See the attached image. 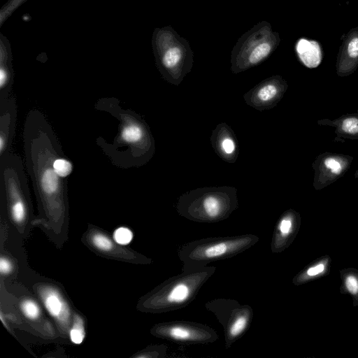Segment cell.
Here are the masks:
<instances>
[{"label": "cell", "instance_id": "cell-1", "mask_svg": "<svg viewBox=\"0 0 358 358\" xmlns=\"http://www.w3.org/2000/svg\"><path fill=\"white\" fill-rule=\"evenodd\" d=\"M22 138L24 166L39 209L50 219L60 220L68 210V182L57 173L54 162L64 152L52 125L41 110L29 111Z\"/></svg>", "mask_w": 358, "mask_h": 358}, {"label": "cell", "instance_id": "cell-2", "mask_svg": "<svg viewBox=\"0 0 358 358\" xmlns=\"http://www.w3.org/2000/svg\"><path fill=\"white\" fill-rule=\"evenodd\" d=\"M97 105L117 122L111 141L97 143L112 163L128 169L148 162L155 154V144L146 122L134 111L122 108L115 98L103 99Z\"/></svg>", "mask_w": 358, "mask_h": 358}, {"label": "cell", "instance_id": "cell-3", "mask_svg": "<svg viewBox=\"0 0 358 358\" xmlns=\"http://www.w3.org/2000/svg\"><path fill=\"white\" fill-rule=\"evenodd\" d=\"M215 271L216 267L213 266L182 271L144 296L142 309L149 313H162L185 308L194 300Z\"/></svg>", "mask_w": 358, "mask_h": 358}, {"label": "cell", "instance_id": "cell-4", "mask_svg": "<svg viewBox=\"0 0 358 358\" xmlns=\"http://www.w3.org/2000/svg\"><path fill=\"white\" fill-rule=\"evenodd\" d=\"M238 208L234 187H198L182 194L177 201L178 213L190 221L215 223L227 219Z\"/></svg>", "mask_w": 358, "mask_h": 358}, {"label": "cell", "instance_id": "cell-5", "mask_svg": "<svg viewBox=\"0 0 358 358\" xmlns=\"http://www.w3.org/2000/svg\"><path fill=\"white\" fill-rule=\"evenodd\" d=\"M259 238L248 234L230 236L208 237L182 245L178 256L182 271L206 266L213 262L229 259L255 245Z\"/></svg>", "mask_w": 358, "mask_h": 358}, {"label": "cell", "instance_id": "cell-6", "mask_svg": "<svg viewBox=\"0 0 358 358\" xmlns=\"http://www.w3.org/2000/svg\"><path fill=\"white\" fill-rule=\"evenodd\" d=\"M25 166L22 158L10 152L0 157L1 205L14 224L22 225L29 218L31 200Z\"/></svg>", "mask_w": 358, "mask_h": 358}, {"label": "cell", "instance_id": "cell-7", "mask_svg": "<svg viewBox=\"0 0 358 358\" xmlns=\"http://www.w3.org/2000/svg\"><path fill=\"white\" fill-rule=\"evenodd\" d=\"M204 306L222 326L226 349L241 339L251 326L254 311L248 304L241 305L235 299L217 298L208 301Z\"/></svg>", "mask_w": 358, "mask_h": 358}, {"label": "cell", "instance_id": "cell-8", "mask_svg": "<svg viewBox=\"0 0 358 358\" xmlns=\"http://www.w3.org/2000/svg\"><path fill=\"white\" fill-rule=\"evenodd\" d=\"M153 336L180 345L206 344L216 341L217 332L210 326L187 320H173L155 324Z\"/></svg>", "mask_w": 358, "mask_h": 358}, {"label": "cell", "instance_id": "cell-9", "mask_svg": "<svg viewBox=\"0 0 358 358\" xmlns=\"http://www.w3.org/2000/svg\"><path fill=\"white\" fill-rule=\"evenodd\" d=\"M353 159L351 155L332 152L318 155L312 164L313 187L320 190L336 182L349 170Z\"/></svg>", "mask_w": 358, "mask_h": 358}, {"label": "cell", "instance_id": "cell-10", "mask_svg": "<svg viewBox=\"0 0 358 358\" xmlns=\"http://www.w3.org/2000/svg\"><path fill=\"white\" fill-rule=\"evenodd\" d=\"M288 85L282 77L273 76L259 83L243 95L245 103L257 110H269L280 102Z\"/></svg>", "mask_w": 358, "mask_h": 358}, {"label": "cell", "instance_id": "cell-11", "mask_svg": "<svg viewBox=\"0 0 358 358\" xmlns=\"http://www.w3.org/2000/svg\"><path fill=\"white\" fill-rule=\"evenodd\" d=\"M17 103L14 96L0 99V157L11 152L17 122Z\"/></svg>", "mask_w": 358, "mask_h": 358}, {"label": "cell", "instance_id": "cell-12", "mask_svg": "<svg viewBox=\"0 0 358 358\" xmlns=\"http://www.w3.org/2000/svg\"><path fill=\"white\" fill-rule=\"evenodd\" d=\"M358 68V27L352 28L343 38L336 61L339 77L352 74Z\"/></svg>", "mask_w": 358, "mask_h": 358}, {"label": "cell", "instance_id": "cell-13", "mask_svg": "<svg viewBox=\"0 0 358 358\" xmlns=\"http://www.w3.org/2000/svg\"><path fill=\"white\" fill-rule=\"evenodd\" d=\"M215 153L224 161L234 163L238 156V140L231 127L224 122L217 125L210 136Z\"/></svg>", "mask_w": 358, "mask_h": 358}, {"label": "cell", "instance_id": "cell-14", "mask_svg": "<svg viewBox=\"0 0 358 358\" xmlns=\"http://www.w3.org/2000/svg\"><path fill=\"white\" fill-rule=\"evenodd\" d=\"M39 294L49 315L62 327H68L71 321L70 309L61 293L54 287H45Z\"/></svg>", "mask_w": 358, "mask_h": 358}, {"label": "cell", "instance_id": "cell-15", "mask_svg": "<svg viewBox=\"0 0 358 358\" xmlns=\"http://www.w3.org/2000/svg\"><path fill=\"white\" fill-rule=\"evenodd\" d=\"M14 82L11 45L0 33V99L11 95Z\"/></svg>", "mask_w": 358, "mask_h": 358}, {"label": "cell", "instance_id": "cell-16", "mask_svg": "<svg viewBox=\"0 0 358 358\" xmlns=\"http://www.w3.org/2000/svg\"><path fill=\"white\" fill-rule=\"evenodd\" d=\"M320 126H329L335 129V141L358 139V113L344 114L338 118L330 120L320 119L317 121Z\"/></svg>", "mask_w": 358, "mask_h": 358}, {"label": "cell", "instance_id": "cell-17", "mask_svg": "<svg viewBox=\"0 0 358 358\" xmlns=\"http://www.w3.org/2000/svg\"><path fill=\"white\" fill-rule=\"evenodd\" d=\"M295 218V215L292 210L285 212L280 217L271 239V248L273 252H281L286 247L287 240L293 231Z\"/></svg>", "mask_w": 358, "mask_h": 358}, {"label": "cell", "instance_id": "cell-18", "mask_svg": "<svg viewBox=\"0 0 358 358\" xmlns=\"http://www.w3.org/2000/svg\"><path fill=\"white\" fill-rule=\"evenodd\" d=\"M91 244L99 251L110 252L115 248L113 241L101 232H95L90 236Z\"/></svg>", "mask_w": 358, "mask_h": 358}, {"label": "cell", "instance_id": "cell-19", "mask_svg": "<svg viewBox=\"0 0 358 358\" xmlns=\"http://www.w3.org/2000/svg\"><path fill=\"white\" fill-rule=\"evenodd\" d=\"M71 341L76 345L83 343L85 337V330L83 320L80 316H76L73 325L69 331Z\"/></svg>", "mask_w": 358, "mask_h": 358}, {"label": "cell", "instance_id": "cell-20", "mask_svg": "<svg viewBox=\"0 0 358 358\" xmlns=\"http://www.w3.org/2000/svg\"><path fill=\"white\" fill-rule=\"evenodd\" d=\"M23 315L29 320H36L41 315V308L38 304L33 299H26L20 304Z\"/></svg>", "mask_w": 358, "mask_h": 358}, {"label": "cell", "instance_id": "cell-21", "mask_svg": "<svg viewBox=\"0 0 358 358\" xmlns=\"http://www.w3.org/2000/svg\"><path fill=\"white\" fill-rule=\"evenodd\" d=\"M54 167L57 173L62 178H67L73 171V164L65 157L64 154L56 158Z\"/></svg>", "mask_w": 358, "mask_h": 358}, {"label": "cell", "instance_id": "cell-22", "mask_svg": "<svg viewBox=\"0 0 358 358\" xmlns=\"http://www.w3.org/2000/svg\"><path fill=\"white\" fill-rule=\"evenodd\" d=\"M28 0H8L0 9V27H1L8 17Z\"/></svg>", "mask_w": 358, "mask_h": 358}, {"label": "cell", "instance_id": "cell-23", "mask_svg": "<svg viewBox=\"0 0 358 358\" xmlns=\"http://www.w3.org/2000/svg\"><path fill=\"white\" fill-rule=\"evenodd\" d=\"M271 50L268 43H263L257 46L250 54L248 58V65H255L264 59Z\"/></svg>", "mask_w": 358, "mask_h": 358}, {"label": "cell", "instance_id": "cell-24", "mask_svg": "<svg viewBox=\"0 0 358 358\" xmlns=\"http://www.w3.org/2000/svg\"><path fill=\"white\" fill-rule=\"evenodd\" d=\"M113 240L121 245H128L133 239V232L127 227H119L113 233Z\"/></svg>", "mask_w": 358, "mask_h": 358}, {"label": "cell", "instance_id": "cell-25", "mask_svg": "<svg viewBox=\"0 0 358 358\" xmlns=\"http://www.w3.org/2000/svg\"><path fill=\"white\" fill-rule=\"evenodd\" d=\"M13 269L11 262L5 257L0 258V272L2 275L8 274Z\"/></svg>", "mask_w": 358, "mask_h": 358}, {"label": "cell", "instance_id": "cell-26", "mask_svg": "<svg viewBox=\"0 0 358 358\" xmlns=\"http://www.w3.org/2000/svg\"><path fill=\"white\" fill-rule=\"evenodd\" d=\"M346 287L352 293L355 294L358 291V283L357 280L353 276H348L346 279Z\"/></svg>", "mask_w": 358, "mask_h": 358}, {"label": "cell", "instance_id": "cell-27", "mask_svg": "<svg viewBox=\"0 0 358 358\" xmlns=\"http://www.w3.org/2000/svg\"><path fill=\"white\" fill-rule=\"evenodd\" d=\"M324 266L323 264H319L315 267H312L307 271V274L310 276L315 275L323 271Z\"/></svg>", "mask_w": 358, "mask_h": 358}, {"label": "cell", "instance_id": "cell-28", "mask_svg": "<svg viewBox=\"0 0 358 358\" xmlns=\"http://www.w3.org/2000/svg\"><path fill=\"white\" fill-rule=\"evenodd\" d=\"M354 176L355 178L358 179V169L355 171Z\"/></svg>", "mask_w": 358, "mask_h": 358}, {"label": "cell", "instance_id": "cell-29", "mask_svg": "<svg viewBox=\"0 0 358 358\" xmlns=\"http://www.w3.org/2000/svg\"><path fill=\"white\" fill-rule=\"evenodd\" d=\"M357 112L358 113V108H357Z\"/></svg>", "mask_w": 358, "mask_h": 358}]
</instances>
